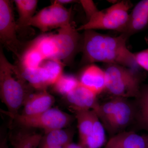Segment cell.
<instances>
[{"label": "cell", "instance_id": "1", "mask_svg": "<svg viewBox=\"0 0 148 148\" xmlns=\"http://www.w3.org/2000/svg\"><path fill=\"white\" fill-rule=\"evenodd\" d=\"M82 35V64L103 62L135 69L138 67L135 54L127 48L128 37L124 34L116 37L100 34L94 30L84 31Z\"/></svg>", "mask_w": 148, "mask_h": 148}, {"label": "cell", "instance_id": "2", "mask_svg": "<svg viewBox=\"0 0 148 148\" xmlns=\"http://www.w3.org/2000/svg\"><path fill=\"white\" fill-rule=\"evenodd\" d=\"M34 88L24 78L16 65L11 64L1 47L0 50V96L8 111L5 114L15 115L31 94Z\"/></svg>", "mask_w": 148, "mask_h": 148}, {"label": "cell", "instance_id": "3", "mask_svg": "<svg viewBox=\"0 0 148 148\" xmlns=\"http://www.w3.org/2000/svg\"><path fill=\"white\" fill-rule=\"evenodd\" d=\"M106 90L115 97L137 98L140 93V79L132 69L117 64H108L104 70Z\"/></svg>", "mask_w": 148, "mask_h": 148}, {"label": "cell", "instance_id": "4", "mask_svg": "<svg viewBox=\"0 0 148 148\" xmlns=\"http://www.w3.org/2000/svg\"><path fill=\"white\" fill-rule=\"evenodd\" d=\"M5 115L10 117L12 124L16 127L40 128L44 130L45 134L69 127L75 119L73 116L56 108H51L44 112L34 115L24 116L19 113Z\"/></svg>", "mask_w": 148, "mask_h": 148}, {"label": "cell", "instance_id": "5", "mask_svg": "<svg viewBox=\"0 0 148 148\" xmlns=\"http://www.w3.org/2000/svg\"><path fill=\"white\" fill-rule=\"evenodd\" d=\"M132 5L122 1L114 4L108 8L98 10L87 22L77 28L78 32L85 30H110L122 34L129 20V10Z\"/></svg>", "mask_w": 148, "mask_h": 148}, {"label": "cell", "instance_id": "6", "mask_svg": "<svg viewBox=\"0 0 148 148\" xmlns=\"http://www.w3.org/2000/svg\"><path fill=\"white\" fill-rule=\"evenodd\" d=\"M51 34L56 51L54 60L65 65H71L75 55L81 51L82 35L72 23L60 28L57 34Z\"/></svg>", "mask_w": 148, "mask_h": 148}, {"label": "cell", "instance_id": "7", "mask_svg": "<svg viewBox=\"0 0 148 148\" xmlns=\"http://www.w3.org/2000/svg\"><path fill=\"white\" fill-rule=\"evenodd\" d=\"M16 22L14 20L12 1L0 0V40L2 45L20 58L25 46L17 36Z\"/></svg>", "mask_w": 148, "mask_h": 148}, {"label": "cell", "instance_id": "8", "mask_svg": "<svg viewBox=\"0 0 148 148\" xmlns=\"http://www.w3.org/2000/svg\"><path fill=\"white\" fill-rule=\"evenodd\" d=\"M117 98V108L108 128L107 130L113 135L123 132L135 121L136 109L135 103L126 98Z\"/></svg>", "mask_w": 148, "mask_h": 148}, {"label": "cell", "instance_id": "9", "mask_svg": "<svg viewBox=\"0 0 148 148\" xmlns=\"http://www.w3.org/2000/svg\"><path fill=\"white\" fill-rule=\"evenodd\" d=\"M97 96L79 83L65 97L69 108L74 112L82 110H95L100 104L97 101Z\"/></svg>", "mask_w": 148, "mask_h": 148}, {"label": "cell", "instance_id": "10", "mask_svg": "<svg viewBox=\"0 0 148 148\" xmlns=\"http://www.w3.org/2000/svg\"><path fill=\"white\" fill-rule=\"evenodd\" d=\"M78 79L81 84L97 95L106 90L105 71L95 64H89L84 68Z\"/></svg>", "mask_w": 148, "mask_h": 148}, {"label": "cell", "instance_id": "11", "mask_svg": "<svg viewBox=\"0 0 148 148\" xmlns=\"http://www.w3.org/2000/svg\"><path fill=\"white\" fill-rule=\"evenodd\" d=\"M55 99L47 89L34 92L25 101L21 114L32 116L44 112L52 108Z\"/></svg>", "mask_w": 148, "mask_h": 148}, {"label": "cell", "instance_id": "12", "mask_svg": "<svg viewBox=\"0 0 148 148\" xmlns=\"http://www.w3.org/2000/svg\"><path fill=\"white\" fill-rule=\"evenodd\" d=\"M148 27V0L140 1L129 14L127 27L123 34L128 38Z\"/></svg>", "mask_w": 148, "mask_h": 148}, {"label": "cell", "instance_id": "13", "mask_svg": "<svg viewBox=\"0 0 148 148\" xmlns=\"http://www.w3.org/2000/svg\"><path fill=\"white\" fill-rule=\"evenodd\" d=\"M147 136L133 131H123L111 137L105 148H147Z\"/></svg>", "mask_w": 148, "mask_h": 148}, {"label": "cell", "instance_id": "14", "mask_svg": "<svg viewBox=\"0 0 148 148\" xmlns=\"http://www.w3.org/2000/svg\"><path fill=\"white\" fill-rule=\"evenodd\" d=\"M75 131L72 128L56 130L42 136L39 148H64L72 143Z\"/></svg>", "mask_w": 148, "mask_h": 148}, {"label": "cell", "instance_id": "15", "mask_svg": "<svg viewBox=\"0 0 148 148\" xmlns=\"http://www.w3.org/2000/svg\"><path fill=\"white\" fill-rule=\"evenodd\" d=\"M11 133L10 139L14 148H38L42 135L30 130L20 128Z\"/></svg>", "mask_w": 148, "mask_h": 148}, {"label": "cell", "instance_id": "16", "mask_svg": "<svg viewBox=\"0 0 148 148\" xmlns=\"http://www.w3.org/2000/svg\"><path fill=\"white\" fill-rule=\"evenodd\" d=\"M14 1L18 14L16 22L17 32L24 31L30 27V21L35 15L38 1L37 0H15Z\"/></svg>", "mask_w": 148, "mask_h": 148}, {"label": "cell", "instance_id": "17", "mask_svg": "<svg viewBox=\"0 0 148 148\" xmlns=\"http://www.w3.org/2000/svg\"><path fill=\"white\" fill-rule=\"evenodd\" d=\"M65 66L62 62L53 59H45L40 66L42 78L46 88L53 84L63 75Z\"/></svg>", "mask_w": 148, "mask_h": 148}, {"label": "cell", "instance_id": "18", "mask_svg": "<svg viewBox=\"0 0 148 148\" xmlns=\"http://www.w3.org/2000/svg\"><path fill=\"white\" fill-rule=\"evenodd\" d=\"M74 112L77 122L79 142H81L92 132L95 119L98 116L95 111L92 110H82Z\"/></svg>", "mask_w": 148, "mask_h": 148}, {"label": "cell", "instance_id": "19", "mask_svg": "<svg viewBox=\"0 0 148 148\" xmlns=\"http://www.w3.org/2000/svg\"><path fill=\"white\" fill-rule=\"evenodd\" d=\"M45 60L38 49L28 44L24 47L16 66L22 69L34 70L38 69Z\"/></svg>", "mask_w": 148, "mask_h": 148}, {"label": "cell", "instance_id": "20", "mask_svg": "<svg viewBox=\"0 0 148 148\" xmlns=\"http://www.w3.org/2000/svg\"><path fill=\"white\" fill-rule=\"evenodd\" d=\"M135 101V120L143 129L148 131V85L140 90Z\"/></svg>", "mask_w": 148, "mask_h": 148}, {"label": "cell", "instance_id": "21", "mask_svg": "<svg viewBox=\"0 0 148 148\" xmlns=\"http://www.w3.org/2000/svg\"><path fill=\"white\" fill-rule=\"evenodd\" d=\"M106 140L105 127L98 117L91 133L79 144L82 148H101L105 145Z\"/></svg>", "mask_w": 148, "mask_h": 148}, {"label": "cell", "instance_id": "22", "mask_svg": "<svg viewBox=\"0 0 148 148\" xmlns=\"http://www.w3.org/2000/svg\"><path fill=\"white\" fill-rule=\"evenodd\" d=\"M56 28H61L71 24V11L56 1L48 7Z\"/></svg>", "mask_w": 148, "mask_h": 148}, {"label": "cell", "instance_id": "23", "mask_svg": "<svg viewBox=\"0 0 148 148\" xmlns=\"http://www.w3.org/2000/svg\"><path fill=\"white\" fill-rule=\"evenodd\" d=\"M30 26L36 27L43 33L56 28L48 7L42 9L33 16Z\"/></svg>", "mask_w": 148, "mask_h": 148}, {"label": "cell", "instance_id": "24", "mask_svg": "<svg viewBox=\"0 0 148 148\" xmlns=\"http://www.w3.org/2000/svg\"><path fill=\"white\" fill-rule=\"evenodd\" d=\"M117 108V98L115 97L110 101L99 104L94 111L105 128L108 129Z\"/></svg>", "mask_w": 148, "mask_h": 148}, {"label": "cell", "instance_id": "25", "mask_svg": "<svg viewBox=\"0 0 148 148\" xmlns=\"http://www.w3.org/2000/svg\"><path fill=\"white\" fill-rule=\"evenodd\" d=\"M79 79L71 75L64 74L53 84V89L58 94L66 96L79 84Z\"/></svg>", "mask_w": 148, "mask_h": 148}, {"label": "cell", "instance_id": "26", "mask_svg": "<svg viewBox=\"0 0 148 148\" xmlns=\"http://www.w3.org/2000/svg\"><path fill=\"white\" fill-rule=\"evenodd\" d=\"M86 14L88 21L91 16L95 14L98 10L93 1L90 0H81L79 1Z\"/></svg>", "mask_w": 148, "mask_h": 148}, {"label": "cell", "instance_id": "27", "mask_svg": "<svg viewBox=\"0 0 148 148\" xmlns=\"http://www.w3.org/2000/svg\"><path fill=\"white\" fill-rule=\"evenodd\" d=\"M134 54L138 66L148 72V49Z\"/></svg>", "mask_w": 148, "mask_h": 148}, {"label": "cell", "instance_id": "28", "mask_svg": "<svg viewBox=\"0 0 148 148\" xmlns=\"http://www.w3.org/2000/svg\"><path fill=\"white\" fill-rule=\"evenodd\" d=\"M0 148H8L7 139L3 130H1L0 134Z\"/></svg>", "mask_w": 148, "mask_h": 148}, {"label": "cell", "instance_id": "29", "mask_svg": "<svg viewBox=\"0 0 148 148\" xmlns=\"http://www.w3.org/2000/svg\"><path fill=\"white\" fill-rule=\"evenodd\" d=\"M56 1L57 2L61 4L62 5L78 2L77 1H74V0H56Z\"/></svg>", "mask_w": 148, "mask_h": 148}, {"label": "cell", "instance_id": "30", "mask_svg": "<svg viewBox=\"0 0 148 148\" xmlns=\"http://www.w3.org/2000/svg\"><path fill=\"white\" fill-rule=\"evenodd\" d=\"M64 148H82L79 144H75L72 143L66 145Z\"/></svg>", "mask_w": 148, "mask_h": 148}, {"label": "cell", "instance_id": "31", "mask_svg": "<svg viewBox=\"0 0 148 148\" xmlns=\"http://www.w3.org/2000/svg\"><path fill=\"white\" fill-rule=\"evenodd\" d=\"M147 137V148H148V136Z\"/></svg>", "mask_w": 148, "mask_h": 148}]
</instances>
